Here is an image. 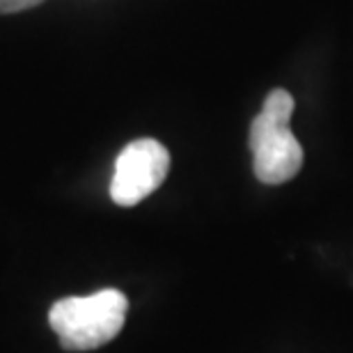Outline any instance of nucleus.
I'll use <instances>...</instances> for the list:
<instances>
[{
    "label": "nucleus",
    "mask_w": 353,
    "mask_h": 353,
    "mask_svg": "<svg viewBox=\"0 0 353 353\" xmlns=\"http://www.w3.org/2000/svg\"><path fill=\"white\" fill-rule=\"evenodd\" d=\"M170 172V152L159 140L140 138L119 152L110 179V197L119 207H136L150 197Z\"/></svg>",
    "instance_id": "7ed1b4c3"
},
{
    "label": "nucleus",
    "mask_w": 353,
    "mask_h": 353,
    "mask_svg": "<svg viewBox=\"0 0 353 353\" xmlns=\"http://www.w3.org/2000/svg\"><path fill=\"white\" fill-rule=\"evenodd\" d=\"M129 301L117 289H101L90 296H67L53 303L48 323L62 349L92 351L115 340L126 321Z\"/></svg>",
    "instance_id": "f257e3e1"
},
{
    "label": "nucleus",
    "mask_w": 353,
    "mask_h": 353,
    "mask_svg": "<svg viewBox=\"0 0 353 353\" xmlns=\"http://www.w3.org/2000/svg\"><path fill=\"white\" fill-rule=\"evenodd\" d=\"M292 112L294 97L278 88L266 97L262 112L250 124L252 168L257 179L268 186L294 179L303 165V147L289 129Z\"/></svg>",
    "instance_id": "f03ea898"
},
{
    "label": "nucleus",
    "mask_w": 353,
    "mask_h": 353,
    "mask_svg": "<svg viewBox=\"0 0 353 353\" xmlns=\"http://www.w3.org/2000/svg\"><path fill=\"white\" fill-rule=\"evenodd\" d=\"M44 0H0V14H14V12H23L30 7L41 5Z\"/></svg>",
    "instance_id": "20e7f679"
}]
</instances>
